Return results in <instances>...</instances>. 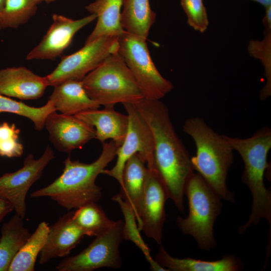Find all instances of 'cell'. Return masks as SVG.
Returning a JSON list of instances; mask_svg holds the SVG:
<instances>
[{
	"label": "cell",
	"instance_id": "cell-1",
	"mask_svg": "<svg viewBox=\"0 0 271 271\" xmlns=\"http://www.w3.org/2000/svg\"><path fill=\"white\" fill-rule=\"evenodd\" d=\"M133 104L152 131L155 168L168 198L183 213L185 188L194 170L188 152L174 129L168 108L160 100L146 98Z\"/></svg>",
	"mask_w": 271,
	"mask_h": 271
},
{
	"label": "cell",
	"instance_id": "cell-2",
	"mask_svg": "<svg viewBox=\"0 0 271 271\" xmlns=\"http://www.w3.org/2000/svg\"><path fill=\"white\" fill-rule=\"evenodd\" d=\"M117 147L112 140L104 142L99 157L89 164L72 160L68 155L64 162L62 174L47 186L32 192L31 197H49L68 211L97 202L102 192L95 183L96 179L114 159Z\"/></svg>",
	"mask_w": 271,
	"mask_h": 271
},
{
	"label": "cell",
	"instance_id": "cell-3",
	"mask_svg": "<svg viewBox=\"0 0 271 271\" xmlns=\"http://www.w3.org/2000/svg\"><path fill=\"white\" fill-rule=\"evenodd\" d=\"M183 128L196 146V155L191 158L194 170L221 199L234 203V193L228 190L226 183L233 162V150L225 135L215 132L199 117L186 119Z\"/></svg>",
	"mask_w": 271,
	"mask_h": 271
},
{
	"label": "cell",
	"instance_id": "cell-4",
	"mask_svg": "<svg viewBox=\"0 0 271 271\" xmlns=\"http://www.w3.org/2000/svg\"><path fill=\"white\" fill-rule=\"evenodd\" d=\"M233 151L242 159L244 170L242 182L250 190L252 196L251 212L247 222L238 228L244 233L251 225H256L262 219H266L271 228V192L264 184L266 170L270 166L267 156L271 148V130L264 126L246 139L225 136Z\"/></svg>",
	"mask_w": 271,
	"mask_h": 271
},
{
	"label": "cell",
	"instance_id": "cell-5",
	"mask_svg": "<svg viewBox=\"0 0 271 271\" xmlns=\"http://www.w3.org/2000/svg\"><path fill=\"white\" fill-rule=\"evenodd\" d=\"M89 97L100 105L134 104L145 98L118 52L108 56L81 80Z\"/></svg>",
	"mask_w": 271,
	"mask_h": 271
},
{
	"label": "cell",
	"instance_id": "cell-6",
	"mask_svg": "<svg viewBox=\"0 0 271 271\" xmlns=\"http://www.w3.org/2000/svg\"><path fill=\"white\" fill-rule=\"evenodd\" d=\"M185 194L188 215L186 218L178 216L176 224L184 234L195 238L200 249L209 250L216 245L213 226L221 212V199L198 173L189 179Z\"/></svg>",
	"mask_w": 271,
	"mask_h": 271
},
{
	"label": "cell",
	"instance_id": "cell-7",
	"mask_svg": "<svg viewBox=\"0 0 271 271\" xmlns=\"http://www.w3.org/2000/svg\"><path fill=\"white\" fill-rule=\"evenodd\" d=\"M146 41L124 31L118 36V53L133 75L145 98L160 100L172 91L173 85L157 69Z\"/></svg>",
	"mask_w": 271,
	"mask_h": 271
},
{
	"label": "cell",
	"instance_id": "cell-8",
	"mask_svg": "<svg viewBox=\"0 0 271 271\" xmlns=\"http://www.w3.org/2000/svg\"><path fill=\"white\" fill-rule=\"evenodd\" d=\"M123 221H115L105 232L95 236L78 254L62 260L58 271H92L102 267L118 269L121 266L119 245L122 239Z\"/></svg>",
	"mask_w": 271,
	"mask_h": 271
},
{
	"label": "cell",
	"instance_id": "cell-9",
	"mask_svg": "<svg viewBox=\"0 0 271 271\" xmlns=\"http://www.w3.org/2000/svg\"><path fill=\"white\" fill-rule=\"evenodd\" d=\"M118 37L103 36L85 43L76 52L63 57L56 68L45 76L48 86L67 80L81 81L109 55L118 52Z\"/></svg>",
	"mask_w": 271,
	"mask_h": 271
},
{
	"label": "cell",
	"instance_id": "cell-10",
	"mask_svg": "<svg viewBox=\"0 0 271 271\" xmlns=\"http://www.w3.org/2000/svg\"><path fill=\"white\" fill-rule=\"evenodd\" d=\"M128 119L127 132L122 144L117 147L116 162L110 169H104L102 174L114 178L120 186L122 173L127 161L134 154H139L147 164V168L156 170L154 164V143L152 131L134 105L130 103L122 104Z\"/></svg>",
	"mask_w": 271,
	"mask_h": 271
},
{
	"label": "cell",
	"instance_id": "cell-11",
	"mask_svg": "<svg viewBox=\"0 0 271 271\" xmlns=\"http://www.w3.org/2000/svg\"><path fill=\"white\" fill-rule=\"evenodd\" d=\"M55 158L53 149L48 145L39 159L30 154L25 159L22 168L0 176V197L10 203L15 213L23 218L27 212L26 201L29 189Z\"/></svg>",
	"mask_w": 271,
	"mask_h": 271
},
{
	"label": "cell",
	"instance_id": "cell-12",
	"mask_svg": "<svg viewBox=\"0 0 271 271\" xmlns=\"http://www.w3.org/2000/svg\"><path fill=\"white\" fill-rule=\"evenodd\" d=\"M168 199L166 188L157 171L148 168L138 225L147 237L160 245L166 219L165 203Z\"/></svg>",
	"mask_w": 271,
	"mask_h": 271
},
{
	"label": "cell",
	"instance_id": "cell-13",
	"mask_svg": "<svg viewBox=\"0 0 271 271\" xmlns=\"http://www.w3.org/2000/svg\"><path fill=\"white\" fill-rule=\"evenodd\" d=\"M96 19L90 14L78 20L53 14V22L39 43L27 54L26 59L54 60L70 45L75 35Z\"/></svg>",
	"mask_w": 271,
	"mask_h": 271
},
{
	"label": "cell",
	"instance_id": "cell-14",
	"mask_svg": "<svg viewBox=\"0 0 271 271\" xmlns=\"http://www.w3.org/2000/svg\"><path fill=\"white\" fill-rule=\"evenodd\" d=\"M44 127L55 148L63 153H70L95 139V130L92 126L75 115L58 113L57 111L48 114Z\"/></svg>",
	"mask_w": 271,
	"mask_h": 271
},
{
	"label": "cell",
	"instance_id": "cell-15",
	"mask_svg": "<svg viewBox=\"0 0 271 271\" xmlns=\"http://www.w3.org/2000/svg\"><path fill=\"white\" fill-rule=\"evenodd\" d=\"M73 213L67 212L49 226L46 242L39 254L40 264L68 255L85 235L73 220Z\"/></svg>",
	"mask_w": 271,
	"mask_h": 271
},
{
	"label": "cell",
	"instance_id": "cell-16",
	"mask_svg": "<svg viewBox=\"0 0 271 271\" xmlns=\"http://www.w3.org/2000/svg\"><path fill=\"white\" fill-rule=\"evenodd\" d=\"M49 86L42 77L24 66L0 70V94L21 100H35L43 96Z\"/></svg>",
	"mask_w": 271,
	"mask_h": 271
},
{
	"label": "cell",
	"instance_id": "cell-17",
	"mask_svg": "<svg viewBox=\"0 0 271 271\" xmlns=\"http://www.w3.org/2000/svg\"><path fill=\"white\" fill-rule=\"evenodd\" d=\"M75 116L95 128V139L102 144L108 139L118 147L122 144L128 127L127 114L116 111L113 106H107L101 110L84 111Z\"/></svg>",
	"mask_w": 271,
	"mask_h": 271
},
{
	"label": "cell",
	"instance_id": "cell-18",
	"mask_svg": "<svg viewBox=\"0 0 271 271\" xmlns=\"http://www.w3.org/2000/svg\"><path fill=\"white\" fill-rule=\"evenodd\" d=\"M49 99L56 111L67 115H75L100 106L89 97L81 81L67 80L54 86Z\"/></svg>",
	"mask_w": 271,
	"mask_h": 271
},
{
	"label": "cell",
	"instance_id": "cell-19",
	"mask_svg": "<svg viewBox=\"0 0 271 271\" xmlns=\"http://www.w3.org/2000/svg\"><path fill=\"white\" fill-rule=\"evenodd\" d=\"M155 260L169 271H238L243 268L241 260L233 255H225L214 261L179 258L169 254L161 244Z\"/></svg>",
	"mask_w": 271,
	"mask_h": 271
},
{
	"label": "cell",
	"instance_id": "cell-20",
	"mask_svg": "<svg viewBox=\"0 0 271 271\" xmlns=\"http://www.w3.org/2000/svg\"><path fill=\"white\" fill-rule=\"evenodd\" d=\"M145 164L138 153L127 161L123 170L122 183L119 193L132 210L137 223L139 220L148 171Z\"/></svg>",
	"mask_w": 271,
	"mask_h": 271
},
{
	"label": "cell",
	"instance_id": "cell-21",
	"mask_svg": "<svg viewBox=\"0 0 271 271\" xmlns=\"http://www.w3.org/2000/svg\"><path fill=\"white\" fill-rule=\"evenodd\" d=\"M123 0H94L85 6L90 14L96 16L97 22L85 43L103 36H120L123 32L120 24Z\"/></svg>",
	"mask_w": 271,
	"mask_h": 271
},
{
	"label": "cell",
	"instance_id": "cell-22",
	"mask_svg": "<svg viewBox=\"0 0 271 271\" xmlns=\"http://www.w3.org/2000/svg\"><path fill=\"white\" fill-rule=\"evenodd\" d=\"M120 24L124 31L147 39L156 14L150 0H123Z\"/></svg>",
	"mask_w": 271,
	"mask_h": 271
},
{
	"label": "cell",
	"instance_id": "cell-23",
	"mask_svg": "<svg viewBox=\"0 0 271 271\" xmlns=\"http://www.w3.org/2000/svg\"><path fill=\"white\" fill-rule=\"evenodd\" d=\"M23 219L15 213L2 226L0 237V271H8L15 256L31 234L28 229L24 226Z\"/></svg>",
	"mask_w": 271,
	"mask_h": 271
},
{
	"label": "cell",
	"instance_id": "cell-24",
	"mask_svg": "<svg viewBox=\"0 0 271 271\" xmlns=\"http://www.w3.org/2000/svg\"><path fill=\"white\" fill-rule=\"evenodd\" d=\"M49 228L45 221L38 224L15 256L8 271L35 270L37 257L46 242Z\"/></svg>",
	"mask_w": 271,
	"mask_h": 271
},
{
	"label": "cell",
	"instance_id": "cell-25",
	"mask_svg": "<svg viewBox=\"0 0 271 271\" xmlns=\"http://www.w3.org/2000/svg\"><path fill=\"white\" fill-rule=\"evenodd\" d=\"M73 219L85 235L97 236L108 230L115 221L110 219L102 208L92 202L73 211Z\"/></svg>",
	"mask_w": 271,
	"mask_h": 271
},
{
	"label": "cell",
	"instance_id": "cell-26",
	"mask_svg": "<svg viewBox=\"0 0 271 271\" xmlns=\"http://www.w3.org/2000/svg\"><path fill=\"white\" fill-rule=\"evenodd\" d=\"M119 205L124 217L122 226V239L132 242L143 253L150 264V268L154 271H168L161 266L151 255V250L144 242L139 229L136 216L131 208L118 194L111 198Z\"/></svg>",
	"mask_w": 271,
	"mask_h": 271
},
{
	"label": "cell",
	"instance_id": "cell-27",
	"mask_svg": "<svg viewBox=\"0 0 271 271\" xmlns=\"http://www.w3.org/2000/svg\"><path fill=\"white\" fill-rule=\"evenodd\" d=\"M56 110L49 99L44 105L36 107L0 94V113L8 112L28 118L33 123L35 129L39 131L44 128L48 114Z\"/></svg>",
	"mask_w": 271,
	"mask_h": 271
},
{
	"label": "cell",
	"instance_id": "cell-28",
	"mask_svg": "<svg viewBox=\"0 0 271 271\" xmlns=\"http://www.w3.org/2000/svg\"><path fill=\"white\" fill-rule=\"evenodd\" d=\"M39 4L37 0H6L0 15V30L26 23L36 13Z\"/></svg>",
	"mask_w": 271,
	"mask_h": 271
},
{
	"label": "cell",
	"instance_id": "cell-29",
	"mask_svg": "<svg viewBox=\"0 0 271 271\" xmlns=\"http://www.w3.org/2000/svg\"><path fill=\"white\" fill-rule=\"evenodd\" d=\"M247 51L251 56L259 59L264 67L266 83L260 91V99L265 100L271 95V31H264L261 41H250Z\"/></svg>",
	"mask_w": 271,
	"mask_h": 271
},
{
	"label": "cell",
	"instance_id": "cell-30",
	"mask_svg": "<svg viewBox=\"0 0 271 271\" xmlns=\"http://www.w3.org/2000/svg\"><path fill=\"white\" fill-rule=\"evenodd\" d=\"M20 129L15 123L4 121L0 124V156L9 158L22 156L23 145L19 141Z\"/></svg>",
	"mask_w": 271,
	"mask_h": 271
},
{
	"label": "cell",
	"instance_id": "cell-31",
	"mask_svg": "<svg viewBox=\"0 0 271 271\" xmlns=\"http://www.w3.org/2000/svg\"><path fill=\"white\" fill-rule=\"evenodd\" d=\"M180 3L187 16L188 24L196 31L204 32L209 20L203 0H180Z\"/></svg>",
	"mask_w": 271,
	"mask_h": 271
},
{
	"label": "cell",
	"instance_id": "cell-32",
	"mask_svg": "<svg viewBox=\"0 0 271 271\" xmlns=\"http://www.w3.org/2000/svg\"><path fill=\"white\" fill-rule=\"evenodd\" d=\"M14 210L12 205L0 197V223L4 218Z\"/></svg>",
	"mask_w": 271,
	"mask_h": 271
},
{
	"label": "cell",
	"instance_id": "cell-33",
	"mask_svg": "<svg viewBox=\"0 0 271 271\" xmlns=\"http://www.w3.org/2000/svg\"><path fill=\"white\" fill-rule=\"evenodd\" d=\"M264 8L265 14L263 18L264 31H271V5Z\"/></svg>",
	"mask_w": 271,
	"mask_h": 271
},
{
	"label": "cell",
	"instance_id": "cell-34",
	"mask_svg": "<svg viewBox=\"0 0 271 271\" xmlns=\"http://www.w3.org/2000/svg\"><path fill=\"white\" fill-rule=\"evenodd\" d=\"M262 5L264 8L271 5V0H251Z\"/></svg>",
	"mask_w": 271,
	"mask_h": 271
},
{
	"label": "cell",
	"instance_id": "cell-35",
	"mask_svg": "<svg viewBox=\"0 0 271 271\" xmlns=\"http://www.w3.org/2000/svg\"><path fill=\"white\" fill-rule=\"evenodd\" d=\"M6 0H0V15L4 7Z\"/></svg>",
	"mask_w": 271,
	"mask_h": 271
},
{
	"label": "cell",
	"instance_id": "cell-36",
	"mask_svg": "<svg viewBox=\"0 0 271 271\" xmlns=\"http://www.w3.org/2000/svg\"><path fill=\"white\" fill-rule=\"evenodd\" d=\"M40 3L45 2L47 4H50L55 2L56 0H37Z\"/></svg>",
	"mask_w": 271,
	"mask_h": 271
}]
</instances>
